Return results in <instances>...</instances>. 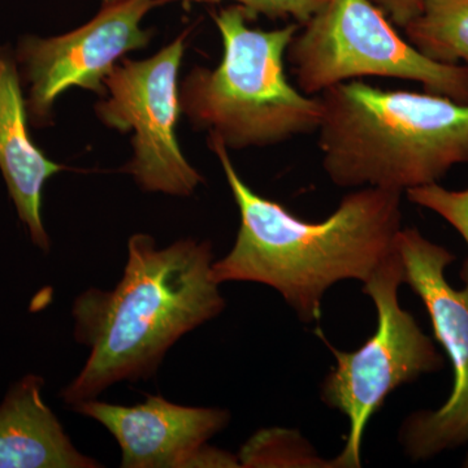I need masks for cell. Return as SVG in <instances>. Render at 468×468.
Wrapping results in <instances>:
<instances>
[{"label":"cell","mask_w":468,"mask_h":468,"mask_svg":"<svg viewBox=\"0 0 468 468\" xmlns=\"http://www.w3.org/2000/svg\"><path fill=\"white\" fill-rule=\"evenodd\" d=\"M29 122L15 50L0 46V172L32 242L48 252L50 239L43 226V189L52 176L66 167L33 143Z\"/></svg>","instance_id":"8fae6325"},{"label":"cell","mask_w":468,"mask_h":468,"mask_svg":"<svg viewBox=\"0 0 468 468\" xmlns=\"http://www.w3.org/2000/svg\"><path fill=\"white\" fill-rule=\"evenodd\" d=\"M363 284V292L378 311L377 332L365 345L347 353L316 331L337 362L323 381V402L343 412L350 424L343 452L332 461L334 467H360L366 428L387 397L401 385L443 367L433 341L399 303V292L405 280L397 246Z\"/></svg>","instance_id":"8992f818"},{"label":"cell","mask_w":468,"mask_h":468,"mask_svg":"<svg viewBox=\"0 0 468 468\" xmlns=\"http://www.w3.org/2000/svg\"><path fill=\"white\" fill-rule=\"evenodd\" d=\"M397 27H405L423 8L424 0H371Z\"/></svg>","instance_id":"e0dca14e"},{"label":"cell","mask_w":468,"mask_h":468,"mask_svg":"<svg viewBox=\"0 0 468 468\" xmlns=\"http://www.w3.org/2000/svg\"><path fill=\"white\" fill-rule=\"evenodd\" d=\"M239 209L232 250L212 263L218 285L250 282L271 286L304 323L319 322L322 301L343 280L366 282L396 249L402 229V193L360 187L318 223L295 217L242 180L226 144L208 134Z\"/></svg>","instance_id":"6da1fadb"},{"label":"cell","mask_w":468,"mask_h":468,"mask_svg":"<svg viewBox=\"0 0 468 468\" xmlns=\"http://www.w3.org/2000/svg\"><path fill=\"white\" fill-rule=\"evenodd\" d=\"M241 467H329L300 433L264 430L248 441L239 455ZM334 466V464H332Z\"/></svg>","instance_id":"5bb4252c"},{"label":"cell","mask_w":468,"mask_h":468,"mask_svg":"<svg viewBox=\"0 0 468 468\" xmlns=\"http://www.w3.org/2000/svg\"><path fill=\"white\" fill-rule=\"evenodd\" d=\"M286 60L307 95L360 77H384L468 104V68L421 54L371 0H328L292 37Z\"/></svg>","instance_id":"5b68a950"},{"label":"cell","mask_w":468,"mask_h":468,"mask_svg":"<svg viewBox=\"0 0 468 468\" xmlns=\"http://www.w3.org/2000/svg\"><path fill=\"white\" fill-rule=\"evenodd\" d=\"M185 2L218 3L221 0H185ZM245 8L252 17H291L298 26H303L324 7L328 0H232Z\"/></svg>","instance_id":"2e32d148"},{"label":"cell","mask_w":468,"mask_h":468,"mask_svg":"<svg viewBox=\"0 0 468 468\" xmlns=\"http://www.w3.org/2000/svg\"><path fill=\"white\" fill-rule=\"evenodd\" d=\"M322 165L340 187L406 193L468 165V104L358 80L319 94Z\"/></svg>","instance_id":"3957f363"},{"label":"cell","mask_w":468,"mask_h":468,"mask_svg":"<svg viewBox=\"0 0 468 468\" xmlns=\"http://www.w3.org/2000/svg\"><path fill=\"white\" fill-rule=\"evenodd\" d=\"M403 30L427 58L468 68V0H424L420 14Z\"/></svg>","instance_id":"4fadbf2b"},{"label":"cell","mask_w":468,"mask_h":468,"mask_svg":"<svg viewBox=\"0 0 468 468\" xmlns=\"http://www.w3.org/2000/svg\"><path fill=\"white\" fill-rule=\"evenodd\" d=\"M396 246L405 284L426 306L454 374L451 396L441 408L414 412L401 428L406 454L426 461L468 442V261L461 272L463 288L455 289L445 276L455 261L448 249L426 239L417 228L399 230Z\"/></svg>","instance_id":"ba28073f"},{"label":"cell","mask_w":468,"mask_h":468,"mask_svg":"<svg viewBox=\"0 0 468 468\" xmlns=\"http://www.w3.org/2000/svg\"><path fill=\"white\" fill-rule=\"evenodd\" d=\"M186 37L181 34L146 60L117 63L104 80L106 97L95 106L103 124L133 132V158L124 172L144 192L187 197L205 181L185 158L177 138L183 113L178 73Z\"/></svg>","instance_id":"52a82bcc"},{"label":"cell","mask_w":468,"mask_h":468,"mask_svg":"<svg viewBox=\"0 0 468 468\" xmlns=\"http://www.w3.org/2000/svg\"><path fill=\"white\" fill-rule=\"evenodd\" d=\"M73 409L115 437L122 467H241L239 457L207 445L229 423L227 410L176 405L160 396H147L134 406L94 399Z\"/></svg>","instance_id":"30bf717a"},{"label":"cell","mask_w":468,"mask_h":468,"mask_svg":"<svg viewBox=\"0 0 468 468\" xmlns=\"http://www.w3.org/2000/svg\"><path fill=\"white\" fill-rule=\"evenodd\" d=\"M43 378L27 375L0 405V468H95L42 399Z\"/></svg>","instance_id":"7c38bea8"},{"label":"cell","mask_w":468,"mask_h":468,"mask_svg":"<svg viewBox=\"0 0 468 468\" xmlns=\"http://www.w3.org/2000/svg\"><path fill=\"white\" fill-rule=\"evenodd\" d=\"M463 466L468 467V454H467L466 460H464Z\"/></svg>","instance_id":"d6986e66"},{"label":"cell","mask_w":468,"mask_h":468,"mask_svg":"<svg viewBox=\"0 0 468 468\" xmlns=\"http://www.w3.org/2000/svg\"><path fill=\"white\" fill-rule=\"evenodd\" d=\"M168 0H116L103 5L85 26L63 36H24L15 48L29 122L48 125L55 101L70 88L107 95L104 80L125 54L149 45L151 30L141 21Z\"/></svg>","instance_id":"9c48e42d"},{"label":"cell","mask_w":468,"mask_h":468,"mask_svg":"<svg viewBox=\"0 0 468 468\" xmlns=\"http://www.w3.org/2000/svg\"><path fill=\"white\" fill-rule=\"evenodd\" d=\"M103 2V5H109V3L116 2V0H101Z\"/></svg>","instance_id":"ac0fdd59"},{"label":"cell","mask_w":468,"mask_h":468,"mask_svg":"<svg viewBox=\"0 0 468 468\" xmlns=\"http://www.w3.org/2000/svg\"><path fill=\"white\" fill-rule=\"evenodd\" d=\"M410 202L435 212L464 239L468 248V189L449 190L439 184L424 185L406 192Z\"/></svg>","instance_id":"9a60e30c"},{"label":"cell","mask_w":468,"mask_h":468,"mask_svg":"<svg viewBox=\"0 0 468 468\" xmlns=\"http://www.w3.org/2000/svg\"><path fill=\"white\" fill-rule=\"evenodd\" d=\"M239 5L214 15L223 58L217 68L196 67L180 85L181 111L197 129L217 135L227 149L285 143L318 131L323 107L289 82L286 51L301 26L252 29Z\"/></svg>","instance_id":"277c9868"},{"label":"cell","mask_w":468,"mask_h":468,"mask_svg":"<svg viewBox=\"0 0 468 468\" xmlns=\"http://www.w3.org/2000/svg\"><path fill=\"white\" fill-rule=\"evenodd\" d=\"M207 241L159 249L149 234L129 239L124 275L111 292L89 289L73 304L75 337L90 349L61 392L68 405L94 399L119 381L153 378L169 347L217 318L226 302L212 277Z\"/></svg>","instance_id":"7a4b0ae2"}]
</instances>
